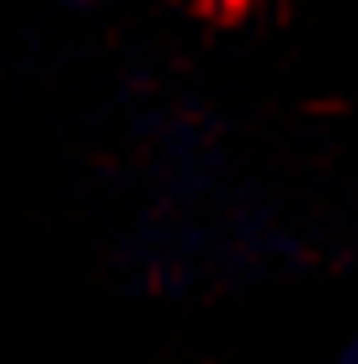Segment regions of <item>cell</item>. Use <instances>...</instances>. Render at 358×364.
Listing matches in <instances>:
<instances>
[{"mask_svg":"<svg viewBox=\"0 0 358 364\" xmlns=\"http://www.w3.org/2000/svg\"><path fill=\"white\" fill-rule=\"evenodd\" d=\"M337 364H358V343H353V348H347V353H342Z\"/></svg>","mask_w":358,"mask_h":364,"instance_id":"6da1fadb","label":"cell"}]
</instances>
